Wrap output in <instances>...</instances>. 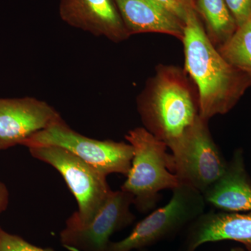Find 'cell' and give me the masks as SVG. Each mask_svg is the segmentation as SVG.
I'll return each instance as SVG.
<instances>
[{"label": "cell", "mask_w": 251, "mask_h": 251, "mask_svg": "<svg viewBox=\"0 0 251 251\" xmlns=\"http://www.w3.org/2000/svg\"><path fill=\"white\" fill-rule=\"evenodd\" d=\"M185 66L196 84L201 118L227 113L251 87V78L231 65L216 49L196 10L188 15L182 39Z\"/></svg>", "instance_id": "6da1fadb"}, {"label": "cell", "mask_w": 251, "mask_h": 251, "mask_svg": "<svg viewBox=\"0 0 251 251\" xmlns=\"http://www.w3.org/2000/svg\"><path fill=\"white\" fill-rule=\"evenodd\" d=\"M146 129L168 148L177 143L194 125L199 115L187 81L173 68L162 69L148 95L138 103Z\"/></svg>", "instance_id": "7a4b0ae2"}, {"label": "cell", "mask_w": 251, "mask_h": 251, "mask_svg": "<svg viewBox=\"0 0 251 251\" xmlns=\"http://www.w3.org/2000/svg\"><path fill=\"white\" fill-rule=\"evenodd\" d=\"M126 140L133 148L131 166L121 190L133 198V204L141 213L156 206L159 193L173 191L181 184L173 172L171 153L166 143L145 128L130 130Z\"/></svg>", "instance_id": "3957f363"}, {"label": "cell", "mask_w": 251, "mask_h": 251, "mask_svg": "<svg viewBox=\"0 0 251 251\" xmlns=\"http://www.w3.org/2000/svg\"><path fill=\"white\" fill-rule=\"evenodd\" d=\"M28 148L34 158L59 172L76 200L78 209L67 220L66 225L83 226L90 222L112 193L106 175L59 147Z\"/></svg>", "instance_id": "277c9868"}, {"label": "cell", "mask_w": 251, "mask_h": 251, "mask_svg": "<svg viewBox=\"0 0 251 251\" xmlns=\"http://www.w3.org/2000/svg\"><path fill=\"white\" fill-rule=\"evenodd\" d=\"M169 202L142 220L125 239L110 242L107 251L141 250L179 232L205 212L202 193L181 183L173 189Z\"/></svg>", "instance_id": "5b68a950"}, {"label": "cell", "mask_w": 251, "mask_h": 251, "mask_svg": "<svg viewBox=\"0 0 251 251\" xmlns=\"http://www.w3.org/2000/svg\"><path fill=\"white\" fill-rule=\"evenodd\" d=\"M23 146H55L64 149L108 176H126L131 166L133 148L129 143L88 138L73 130L64 120L41 130L23 142Z\"/></svg>", "instance_id": "8992f818"}, {"label": "cell", "mask_w": 251, "mask_h": 251, "mask_svg": "<svg viewBox=\"0 0 251 251\" xmlns=\"http://www.w3.org/2000/svg\"><path fill=\"white\" fill-rule=\"evenodd\" d=\"M173 172L180 182L201 193L222 176L227 162L214 143L207 121L198 117L182 138L169 148Z\"/></svg>", "instance_id": "52a82bcc"}, {"label": "cell", "mask_w": 251, "mask_h": 251, "mask_svg": "<svg viewBox=\"0 0 251 251\" xmlns=\"http://www.w3.org/2000/svg\"><path fill=\"white\" fill-rule=\"evenodd\" d=\"M133 198L120 189L112 191L94 219L83 226H67L60 232L64 247L75 251H107L110 238L135 219L130 211Z\"/></svg>", "instance_id": "ba28073f"}, {"label": "cell", "mask_w": 251, "mask_h": 251, "mask_svg": "<svg viewBox=\"0 0 251 251\" xmlns=\"http://www.w3.org/2000/svg\"><path fill=\"white\" fill-rule=\"evenodd\" d=\"M49 103L33 98H0V151L22 145L31 135L62 121Z\"/></svg>", "instance_id": "9c48e42d"}, {"label": "cell", "mask_w": 251, "mask_h": 251, "mask_svg": "<svg viewBox=\"0 0 251 251\" xmlns=\"http://www.w3.org/2000/svg\"><path fill=\"white\" fill-rule=\"evenodd\" d=\"M59 14L73 27L121 42L130 35L114 0H60Z\"/></svg>", "instance_id": "30bf717a"}, {"label": "cell", "mask_w": 251, "mask_h": 251, "mask_svg": "<svg viewBox=\"0 0 251 251\" xmlns=\"http://www.w3.org/2000/svg\"><path fill=\"white\" fill-rule=\"evenodd\" d=\"M183 251H195L209 242L230 240L251 249V211L204 212L190 225Z\"/></svg>", "instance_id": "8fae6325"}, {"label": "cell", "mask_w": 251, "mask_h": 251, "mask_svg": "<svg viewBox=\"0 0 251 251\" xmlns=\"http://www.w3.org/2000/svg\"><path fill=\"white\" fill-rule=\"evenodd\" d=\"M202 195L206 203L219 210L251 211V180L246 171L242 151L235 153L222 176Z\"/></svg>", "instance_id": "7c38bea8"}, {"label": "cell", "mask_w": 251, "mask_h": 251, "mask_svg": "<svg viewBox=\"0 0 251 251\" xmlns=\"http://www.w3.org/2000/svg\"><path fill=\"white\" fill-rule=\"evenodd\" d=\"M129 35L158 32L182 40L184 23L154 0H114Z\"/></svg>", "instance_id": "4fadbf2b"}, {"label": "cell", "mask_w": 251, "mask_h": 251, "mask_svg": "<svg viewBox=\"0 0 251 251\" xmlns=\"http://www.w3.org/2000/svg\"><path fill=\"white\" fill-rule=\"evenodd\" d=\"M194 4L205 21L210 40L219 47L224 45L238 27L224 0H194Z\"/></svg>", "instance_id": "5bb4252c"}, {"label": "cell", "mask_w": 251, "mask_h": 251, "mask_svg": "<svg viewBox=\"0 0 251 251\" xmlns=\"http://www.w3.org/2000/svg\"><path fill=\"white\" fill-rule=\"evenodd\" d=\"M219 51L225 59L251 78V17L238 27Z\"/></svg>", "instance_id": "9a60e30c"}, {"label": "cell", "mask_w": 251, "mask_h": 251, "mask_svg": "<svg viewBox=\"0 0 251 251\" xmlns=\"http://www.w3.org/2000/svg\"><path fill=\"white\" fill-rule=\"evenodd\" d=\"M0 251H55L30 244L17 235L7 233L0 229Z\"/></svg>", "instance_id": "2e32d148"}, {"label": "cell", "mask_w": 251, "mask_h": 251, "mask_svg": "<svg viewBox=\"0 0 251 251\" xmlns=\"http://www.w3.org/2000/svg\"><path fill=\"white\" fill-rule=\"evenodd\" d=\"M184 23L195 9L194 0H154Z\"/></svg>", "instance_id": "e0dca14e"}, {"label": "cell", "mask_w": 251, "mask_h": 251, "mask_svg": "<svg viewBox=\"0 0 251 251\" xmlns=\"http://www.w3.org/2000/svg\"><path fill=\"white\" fill-rule=\"evenodd\" d=\"M229 12L240 27L251 17V0H224Z\"/></svg>", "instance_id": "ac0fdd59"}, {"label": "cell", "mask_w": 251, "mask_h": 251, "mask_svg": "<svg viewBox=\"0 0 251 251\" xmlns=\"http://www.w3.org/2000/svg\"><path fill=\"white\" fill-rule=\"evenodd\" d=\"M6 201V191L4 188L0 185V211L5 206V202Z\"/></svg>", "instance_id": "d6986e66"}, {"label": "cell", "mask_w": 251, "mask_h": 251, "mask_svg": "<svg viewBox=\"0 0 251 251\" xmlns=\"http://www.w3.org/2000/svg\"><path fill=\"white\" fill-rule=\"evenodd\" d=\"M229 251H244L241 248H234V249H231Z\"/></svg>", "instance_id": "ffe728a7"}, {"label": "cell", "mask_w": 251, "mask_h": 251, "mask_svg": "<svg viewBox=\"0 0 251 251\" xmlns=\"http://www.w3.org/2000/svg\"><path fill=\"white\" fill-rule=\"evenodd\" d=\"M248 250H249V251H251V249H248Z\"/></svg>", "instance_id": "44dd1931"}]
</instances>
